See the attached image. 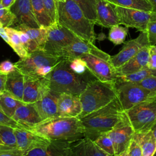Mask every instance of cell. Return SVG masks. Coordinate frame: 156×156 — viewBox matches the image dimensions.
Masks as SVG:
<instances>
[{"label":"cell","instance_id":"obj_1","mask_svg":"<svg viewBox=\"0 0 156 156\" xmlns=\"http://www.w3.org/2000/svg\"><path fill=\"white\" fill-rule=\"evenodd\" d=\"M50 140L74 143L85 137L83 127L79 118L55 116L41 121L28 129Z\"/></svg>","mask_w":156,"mask_h":156},{"label":"cell","instance_id":"obj_2","mask_svg":"<svg viewBox=\"0 0 156 156\" xmlns=\"http://www.w3.org/2000/svg\"><path fill=\"white\" fill-rule=\"evenodd\" d=\"M123 112L116 98L104 107L80 118L85 137L94 141L101 135L109 132L121 119Z\"/></svg>","mask_w":156,"mask_h":156},{"label":"cell","instance_id":"obj_3","mask_svg":"<svg viewBox=\"0 0 156 156\" xmlns=\"http://www.w3.org/2000/svg\"><path fill=\"white\" fill-rule=\"evenodd\" d=\"M58 22L79 38L94 43L95 23L87 18L79 6L73 0L57 2Z\"/></svg>","mask_w":156,"mask_h":156},{"label":"cell","instance_id":"obj_4","mask_svg":"<svg viewBox=\"0 0 156 156\" xmlns=\"http://www.w3.org/2000/svg\"><path fill=\"white\" fill-rule=\"evenodd\" d=\"M51 90L58 93L79 95L87 83L96 78H90L77 74L69 68L68 61L62 59L45 77Z\"/></svg>","mask_w":156,"mask_h":156},{"label":"cell","instance_id":"obj_5","mask_svg":"<svg viewBox=\"0 0 156 156\" xmlns=\"http://www.w3.org/2000/svg\"><path fill=\"white\" fill-rule=\"evenodd\" d=\"M116 98L115 83L102 82L97 79L90 80L79 94L82 112L79 118L104 107Z\"/></svg>","mask_w":156,"mask_h":156},{"label":"cell","instance_id":"obj_6","mask_svg":"<svg viewBox=\"0 0 156 156\" xmlns=\"http://www.w3.org/2000/svg\"><path fill=\"white\" fill-rule=\"evenodd\" d=\"M62 58L38 50L26 58H20L15 66L24 76L32 78L45 77Z\"/></svg>","mask_w":156,"mask_h":156},{"label":"cell","instance_id":"obj_7","mask_svg":"<svg viewBox=\"0 0 156 156\" xmlns=\"http://www.w3.org/2000/svg\"><path fill=\"white\" fill-rule=\"evenodd\" d=\"M124 112L135 133L149 130L156 122V94Z\"/></svg>","mask_w":156,"mask_h":156},{"label":"cell","instance_id":"obj_8","mask_svg":"<svg viewBox=\"0 0 156 156\" xmlns=\"http://www.w3.org/2000/svg\"><path fill=\"white\" fill-rule=\"evenodd\" d=\"M116 98L123 111H126L140 102L156 94L136 82L117 80L115 83Z\"/></svg>","mask_w":156,"mask_h":156},{"label":"cell","instance_id":"obj_9","mask_svg":"<svg viewBox=\"0 0 156 156\" xmlns=\"http://www.w3.org/2000/svg\"><path fill=\"white\" fill-rule=\"evenodd\" d=\"M79 39L80 38L57 22L48 27L47 40L43 50L51 55L58 57L64 48Z\"/></svg>","mask_w":156,"mask_h":156},{"label":"cell","instance_id":"obj_10","mask_svg":"<svg viewBox=\"0 0 156 156\" xmlns=\"http://www.w3.org/2000/svg\"><path fill=\"white\" fill-rule=\"evenodd\" d=\"M135 131L125 112L115 127L108 132L115 150V155H119L127 151L133 138Z\"/></svg>","mask_w":156,"mask_h":156},{"label":"cell","instance_id":"obj_11","mask_svg":"<svg viewBox=\"0 0 156 156\" xmlns=\"http://www.w3.org/2000/svg\"><path fill=\"white\" fill-rule=\"evenodd\" d=\"M80 58L85 62L88 69L96 79L102 82L115 83L118 76L110 60L91 54H86Z\"/></svg>","mask_w":156,"mask_h":156},{"label":"cell","instance_id":"obj_12","mask_svg":"<svg viewBox=\"0 0 156 156\" xmlns=\"http://www.w3.org/2000/svg\"><path fill=\"white\" fill-rule=\"evenodd\" d=\"M115 10L119 24L127 27H134L140 32H146L147 24L154 12L122 7L115 5Z\"/></svg>","mask_w":156,"mask_h":156},{"label":"cell","instance_id":"obj_13","mask_svg":"<svg viewBox=\"0 0 156 156\" xmlns=\"http://www.w3.org/2000/svg\"><path fill=\"white\" fill-rule=\"evenodd\" d=\"M86 54H91L110 60V55L96 47L93 43L79 39L64 48L58 57L66 60L80 58Z\"/></svg>","mask_w":156,"mask_h":156},{"label":"cell","instance_id":"obj_14","mask_svg":"<svg viewBox=\"0 0 156 156\" xmlns=\"http://www.w3.org/2000/svg\"><path fill=\"white\" fill-rule=\"evenodd\" d=\"M150 46L146 32H141L138 37L126 42L122 49L110 57V63L116 69L121 67L134 57L143 47Z\"/></svg>","mask_w":156,"mask_h":156},{"label":"cell","instance_id":"obj_15","mask_svg":"<svg viewBox=\"0 0 156 156\" xmlns=\"http://www.w3.org/2000/svg\"><path fill=\"white\" fill-rule=\"evenodd\" d=\"M16 147L25 153L47 145L51 141L47 138L26 128H15Z\"/></svg>","mask_w":156,"mask_h":156},{"label":"cell","instance_id":"obj_16","mask_svg":"<svg viewBox=\"0 0 156 156\" xmlns=\"http://www.w3.org/2000/svg\"><path fill=\"white\" fill-rule=\"evenodd\" d=\"M49 90L46 77L32 78L24 76V88L22 101L26 104H34Z\"/></svg>","mask_w":156,"mask_h":156},{"label":"cell","instance_id":"obj_17","mask_svg":"<svg viewBox=\"0 0 156 156\" xmlns=\"http://www.w3.org/2000/svg\"><path fill=\"white\" fill-rule=\"evenodd\" d=\"M9 9L16 18V24L35 28L40 27L34 14L30 0H15Z\"/></svg>","mask_w":156,"mask_h":156},{"label":"cell","instance_id":"obj_18","mask_svg":"<svg viewBox=\"0 0 156 156\" xmlns=\"http://www.w3.org/2000/svg\"><path fill=\"white\" fill-rule=\"evenodd\" d=\"M82 112L79 95L61 93L57 101V116L78 118Z\"/></svg>","mask_w":156,"mask_h":156},{"label":"cell","instance_id":"obj_19","mask_svg":"<svg viewBox=\"0 0 156 156\" xmlns=\"http://www.w3.org/2000/svg\"><path fill=\"white\" fill-rule=\"evenodd\" d=\"M96 24L105 27L119 25L115 5L108 0H96Z\"/></svg>","mask_w":156,"mask_h":156},{"label":"cell","instance_id":"obj_20","mask_svg":"<svg viewBox=\"0 0 156 156\" xmlns=\"http://www.w3.org/2000/svg\"><path fill=\"white\" fill-rule=\"evenodd\" d=\"M12 118L26 129H30L42 121L34 104H21L16 108Z\"/></svg>","mask_w":156,"mask_h":156},{"label":"cell","instance_id":"obj_21","mask_svg":"<svg viewBox=\"0 0 156 156\" xmlns=\"http://www.w3.org/2000/svg\"><path fill=\"white\" fill-rule=\"evenodd\" d=\"M71 143L51 140L46 146L26 153L25 156H71Z\"/></svg>","mask_w":156,"mask_h":156},{"label":"cell","instance_id":"obj_22","mask_svg":"<svg viewBox=\"0 0 156 156\" xmlns=\"http://www.w3.org/2000/svg\"><path fill=\"white\" fill-rule=\"evenodd\" d=\"M59 95L60 93L49 90L34 103L42 121L57 116V101Z\"/></svg>","mask_w":156,"mask_h":156},{"label":"cell","instance_id":"obj_23","mask_svg":"<svg viewBox=\"0 0 156 156\" xmlns=\"http://www.w3.org/2000/svg\"><path fill=\"white\" fill-rule=\"evenodd\" d=\"M150 55L149 46L143 47L134 57L116 69L117 76L134 73L146 67Z\"/></svg>","mask_w":156,"mask_h":156},{"label":"cell","instance_id":"obj_24","mask_svg":"<svg viewBox=\"0 0 156 156\" xmlns=\"http://www.w3.org/2000/svg\"><path fill=\"white\" fill-rule=\"evenodd\" d=\"M71 156H112L99 148L95 143L84 137L71 143Z\"/></svg>","mask_w":156,"mask_h":156},{"label":"cell","instance_id":"obj_25","mask_svg":"<svg viewBox=\"0 0 156 156\" xmlns=\"http://www.w3.org/2000/svg\"><path fill=\"white\" fill-rule=\"evenodd\" d=\"M24 88V76L18 69L16 68L7 74L4 91L22 101Z\"/></svg>","mask_w":156,"mask_h":156},{"label":"cell","instance_id":"obj_26","mask_svg":"<svg viewBox=\"0 0 156 156\" xmlns=\"http://www.w3.org/2000/svg\"><path fill=\"white\" fill-rule=\"evenodd\" d=\"M16 30L25 32L38 45L40 50H43L48 34V27H40L38 28L31 27L25 24L16 25L12 27Z\"/></svg>","mask_w":156,"mask_h":156},{"label":"cell","instance_id":"obj_27","mask_svg":"<svg viewBox=\"0 0 156 156\" xmlns=\"http://www.w3.org/2000/svg\"><path fill=\"white\" fill-rule=\"evenodd\" d=\"M133 138L140 144L142 156H152L156 150V141L151 130L140 133H135Z\"/></svg>","mask_w":156,"mask_h":156},{"label":"cell","instance_id":"obj_28","mask_svg":"<svg viewBox=\"0 0 156 156\" xmlns=\"http://www.w3.org/2000/svg\"><path fill=\"white\" fill-rule=\"evenodd\" d=\"M24 104L21 101L4 91L0 94V110L9 117L12 118L16 108Z\"/></svg>","mask_w":156,"mask_h":156},{"label":"cell","instance_id":"obj_29","mask_svg":"<svg viewBox=\"0 0 156 156\" xmlns=\"http://www.w3.org/2000/svg\"><path fill=\"white\" fill-rule=\"evenodd\" d=\"M35 17L40 27H49L54 24L48 15L42 0H30Z\"/></svg>","mask_w":156,"mask_h":156},{"label":"cell","instance_id":"obj_30","mask_svg":"<svg viewBox=\"0 0 156 156\" xmlns=\"http://www.w3.org/2000/svg\"><path fill=\"white\" fill-rule=\"evenodd\" d=\"M5 30L9 37V46L13 49L20 58H24L29 56V54L26 50L19 37L18 31L12 27H5Z\"/></svg>","mask_w":156,"mask_h":156},{"label":"cell","instance_id":"obj_31","mask_svg":"<svg viewBox=\"0 0 156 156\" xmlns=\"http://www.w3.org/2000/svg\"><path fill=\"white\" fill-rule=\"evenodd\" d=\"M112 4L122 7L145 12H152V6L148 0H108Z\"/></svg>","mask_w":156,"mask_h":156},{"label":"cell","instance_id":"obj_32","mask_svg":"<svg viewBox=\"0 0 156 156\" xmlns=\"http://www.w3.org/2000/svg\"><path fill=\"white\" fill-rule=\"evenodd\" d=\"M151 76H156V69H151L146 67L134 73L118 76L117 80L132 82H139L144 78Z\"/></svg>","mask_w":156,"mask_h":156},{"label":"cell","instance_id":"obj_33","mask_svg":"<svg viewBox=\"0 0 156 156\" xmlns=\"http://www.w3.org/2000/svg\"><path fill=\"white\" fill-rule=\"evenodd\" d=\"M129 32V27L115 25L110 27L108 39L115 45H119L124 42Z\"/></svg>","mask_w":156,"mask_h":156},{"label":"cell","instance_id":"obj_34","mask_svg":"<svg viewBox=\"0 0 156 156\" xmlns=\"http://www.w3.org/2000/svg\"><path fill=\"white\" fill-rule=\"evenodd\" d=\"M67 60L68 61V65L70 69L77 74L93 79L96 78L90 73L85 62L81 58H75Z\"/></svg>","mask_w":156,"mask_h":156},{"label":"cell","instance_id":"obj_35","mask_svg":"<svg viewBox=\"0 0 156 156\" xmlns=\"http://www.w3.org/2000/svg\"><path fill=\"white\" fill-rule=\"evenodd\" d=\"M14 129L7 125L0 124V138L3 144L6 146L16 147Z\"/></svg>","mask_w":156,"mask_h":156},{"label":"cell","instance_id":"obj_36","mask_svg":"<svg viewBox=\"0 0 156 156\" xmlns=\"http://www.w3.org/2000/svg\"><path fill=\"white\" fill-rule=\"evenodd\" d=\"M81 9L85 16L96 24V0H73Z\"/></svg>","mask_w":156,"mask_h":156},{"label":"cell","instance_id":"obj_37","mask_svg":"<svg viewBox=\"0 0 156 156\" xmlns=\"http://www.w3.org/2000/svg\"><path fill=\"white\" fill-rule=\"evenodd\" d=\"M94 142L99 148L108 154L112 156L115 155L113 144L107 133L99 136L95 141H94Z\"/></svg>","mask_w":156,"mask_h":156},{"label":"cell","instance_id":"obj_38","mask_svg":"<svg viewBox=\"0 0 156 156\" xmlns=\"http://www.w3.org/2000/svg\"><path fill=\"white\" fill-rule=\"evenodd\" d=\"M0 23L4 27H13L16 24L15 15L9 8L2 6L0 1Z\"/></svg>","mask_w":156,"mask_h":156},{"label":"cell","instance_id":"obj_39","mask_svg":"<svg viewBox=\"0 0 156 156\" xmlns=\"http://www.w3.org/2000/svg\"><path fill=\"white\" fill-rule=\"evenodd\" d=\"M16 30L18 31L19 37L23 46L29 54L36 51L40 50L37 43L33 40H32L25 32L21 30Z\"/></svg>","mask_w":156,"mask_h":156},{"label":"cell","instance_id":"obj_40","mask_svg":"<svg viewBox=\"0 0 156 156\" xmlns=\"http://www.w3.org/2000/svg\"><path fill=\"white\" fill-rule=\"evenodd\" d=\"M46 10L54 23L58 20L57 2L55 0H42Z\"/></svg>","mask_w":156,"mask_h":156},{"label":"cell","instance_id":"obj_41","mask_svg":"<svg viewBox=\"0 0 156 156\" xmlns=\"http://www.w3.org/2000/svg\"><path fill=\"white\" fill-rule=\"evenodd\" d=\"M146 32L149 40V45L156 44V13L154 15L147 24Z\"/></svg>","mask_w":156,"mask_h":156},{"label":"cell","instance_id":"obj_42","mask_svg":"<svg viewBox=\"0 0 156 156\" xmlns=\"http://www.w3.org/2000/svg\"><path fill=\"white\" fill-rule=\"evenodd\" d=\"M26 153L17 147L0 146V156H25Z\"/></svg>","mask_w":156,"mask_h":156},{"label":"cell","instance_id":"obj_43","mask_svg":"<svg viewBox=\"0 0 156 156\" xmlns=\"http://www.w3.org/2000/svg\"><path fill=\"white\" fill-rule=\"evenodd\" d=\"M136 83L151 91L156 92V76L147 77L139 82Z\"/></svg>","mask_w":156,"mask_h":156},{"label":"cell","instance_id":"obj_44","mask_svg":"<svg viewBox=\"0 0 156 156\" xmlns=\"http://www.w3.org/2000/svg\"><path fill=\"white\" fill-rule=\"evenodd\" d=\"M0 124L7 125L13 128L23 127L21 125L15 121L12 118L9 117L0 110ZM24 128V127H23Z\"/></svg>","mask_w":156,"mask_h":156},{"label":"cell","instance_id":"obj_45","mask_svg":"<svg viewBox=\"0 0 156 156\" xmlns=\"http://www.w3.org/2000/svg\"><path fill=\"white\" fill-rule=\"evenodd\" d=\"M127 152L129 156H142L141 147L133 138L129 146Z\"/></svg>","mask_w":156,"mask_h":156},{"label":"cell","instance_id":"obj_46","mask_svg":"<svg viewBox=\"0 0 156 156\" xmlns=\"http://www.w3.org/2000/svg\"><path fill=\"white\" fill-rule=\"evenodd\" d=\"M16 67L15 64L9 60H6L0 63V72L4 74L7 75L14 71Z\"/></svg>","mask_w":156,"mask_h":156},{"label":"cell","instance_id":"obj_47","mask_svg":"<svg viewBox=\"0 0 156 156\" xmlns=\"http://www.w3.org/2000/svg\"><path fill=\"white\" fill-rule=\"evenodd\" d=\"M146 67L151 69H156V53L150 52L149 58Z\"/></svg>","mask_w":156,"mask_h":156},{"label":"cell","instance_id":"obj_48","mask_svg":"<svg viewBox=\"0 0 156 156\" xmlns=\"http://www.w3.org/2000/svg\"><path fill=\"white\" fill-rule=\"evenodd\" d=\"M0 37L8 44L10 43V40L9 37L5 30V27L2 26H0Z\"/></svg>","mask_w":156,"mask_h":156},{"label":"cell","instance_id":"obj_49","mask_svg":"<svg viewBox=\"0 0 156 156\" xmlns=\"http://www.w3.org/2000/svg\"><path fill=\"white\" fill-rule=\"evenodd\" d=\"M7 75L0 72V93H2L5 90V83Z\"/></svg>","mask_w":156,"mask_h":156},{"label":"cell","instance_id":"obj_50","mask_svg":"<svg viewBox=\"0 0 156 156\" xmlns=\"http://www.w3.org/2000/svg\"><path fill=\"white\" fill-rule=\"evenodd\" d=\"M15 0H0L3 7L5 8H10V7L13 4Z\"/></svg>","mask_w":156,"mask_h":156},{"label":"cell","instance_id":"obj_51","mask_svg":"<svg viewBox=\"0 0 156 156\" xmlns=\"http://www.w3.org/2000/svg\"><path fill=\"white\" fill-rule=\"evenodd\" d=\"M152 6V12L156 13V0H148Z\"/></svg>","mask_w":156,"mask_h":156},{"label":"cell","instance_id":"obj_52","mask_svg":"<svg viewBox=\"0 0 156 156\" xmlns=\"http://www.w3.org/2000/svg\"><path fill=\"white\" fill-rule=\"evenodd\" d=\"M150 130L152 131V132L154 136V138L155 139V141H156V122L152 126V127H151V129Z\"/></svg>","mask_w":156,"mask_h":156},{"label":"cell","instance_id":"obj_53","mask_svg":"<svg viewBox=\"0 0 156 156\" xmlns=\"http://www.w3.org/2000/svg\"><path fill=\"white\" fill-rule=\"evenodd\" d=\"M149 51L151 52L156 53V44L149 46Z\"/></svg>","mask_w":156,"mask_h":156},{"label":"cell","instance_id":"obj_54","mask_svg":"<svg viewBox=\"0 0 156 156\" xmlns=\"http://www.w3.org/2000/svg\"><path fill=\"white\" fill-rule=\"evenodd\" d=\"M114 156H115V155H114ZM118 156H129V154H128L127 151L125 152H124L123 154H121L119 155H118Z\"/></svg>","mask_w":156,"mask_h":156},{"label":"cell","instance_id":"obj_55","mask_svg":"<svg viewBox=\"0 0 156 156\" xmlns=\"http://www.w3.org/2000/svg\"><path fill=\"white\" fill-rule=\"evenodd\" d=\"M57 2H66V0H55Z\"/></svg>","mask_w":156,"mask_h":156},{"label":"cell","instance_id":"obj_56","mask_svg":"<svg viewBox=\"0 0 156 156\" xmlns=\"http://www.w3.org/2000/svg\"><path fill=\"white\" fill-rule=\"evenodd\" d=\"M5 146V145L3 144L2 141H1V138H0V146Z\"/></svg>","mask_w":156,"mask_h":156},{"label":"cell","instance_id":"obj_57","mask_svg":"<svg viewBox=\"0 0 156 156\" xmlns=\"http://www.w3.org/2000/svg\"><path fill=\"white\" fill-rule=\"evenodd\" d=\"M152 156H156V150H155V152H154V154H153Z\"/></svg>","mask_w":156,"mask_h":156},{"label":"cell","instance_id":"obj_58","mask_svg":"<svg viewBox=\"0 0 156 156\" xmlns=\"http://www.w3.org/2000/svg\"><path fill=\"white\" fill-rule=\"evenodd\" d=\"M2 26V24H1V23H0V26Z\"/></svg>","mask_w":156,"mask_h":156},{"label":"cell","instance_id":"obj_59","mask_svg":"<svg viewBox=\"0 0 156 156\" xmlns=\"http://www.w3.org/2000/svg\"><path fill=\"white\" fill-rule=\"evenodd\" d=\"M1 93H0V94H1Z\"/></svg>","mask_w":156,"mask_h":156}]
</instances>
